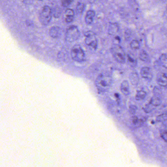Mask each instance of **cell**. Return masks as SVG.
Masks as SVG:
<instances>
[{
    "label": "cell",
    "instance_id": "9",
    "mask_svg": "<svg viewBox=\"0 0 167 167\" xmlns=\"http://www.w3.org/2000/svg\"><path fill=\"white\" fill-rule=\"evenodd\" d=\"M140 74L143 78L147 79H151L152 78V75L151 69L147 67H144L142 68L140 71Z\"/></svg>",
    "mask_w": 167,
    "mask_h": 167
},
{
    "label": "cell",
    "instance_id": "30",
    "mask_svg": "<svg viewBox=\"0 0 167 167\" xmlns=\"http://www.w3.org/2000/svg\"><path fill=\"white\" fill-rule=\"evenodd\" d=\"M166 8H167V6H166Z\"/></svg>",
    "mask_w": 167,
    "mask_h": 167
},
{
    "label": "cell",
    "instance_id": "24",
    "mask_svg": "<svg viewBox=\"0 0 167 167\" xmlns=\"http://www.w3.org/2000/svg\"><path fill=\"white\" fill-rule=\"evenodd\" d=\"M65 16L66 17L68 16H74V11L72 9H70V8H67V9L65 11Z\"/></svg>",
    "mask_w": 167,
    "mask_h": 167
},
{
    "label": "cell",
    "instance_id": "20",
    "mask_svg": "<svg viewBox=\"0 0 167 167\" xmlns=\"http://www.w3.org/2000/svg\"><path fill=\"white\" fill-rule=\"evenodd\" d=\"M130 46L131 48L134 50H138L140 48V43L136 40H133L131 41Z\"/></svg>",
    "mask_w": 167,
    "mask_h": 167
},
{
    "label": "cell",
    "instance_id": "13",
    "mask_svg": "<svg viewBox=\"0 0 167 167\" xmlns=\"http://www.w3.org/2000/svg\"><path fill=\"white\" fill-rule=\"evenodd\" d=\"M129 79L132 85H137L139 82V78L138 75L135 73H132L129 75Z\"/></svg>",
    "mask_w": 167,
    "mask_h": 167
},
{
    "label": "cell",
    "instance_id": "10",
    "mask_svg": "<svg viewBox=\"0 0 167 167\" xmlns=\"http://www.w3.org/2000/svg\"><path fill=\"white\" fill-rule=\"evenodd\" d=\"M120 88L121 92L124 95L128 96L130 94V85L127 80H123L122 82Z\"/></svg>",
    "mask_w": 167,
    "mask_h": 167
},
{
    "label": "cell",
    "instance_id": "29",
    "mask_svg": "<svg viewBox=\"0 0 167 167\" xmlns=\"http://www.w3.org/2000/svg\"><path fill=\"white\" fill-rule=\"evenodd\" d=\"M74 16H68L65 17V21L67 23H71L74 21Z\"/></svg>",
    "mask_w": 167,
    "mask_h": 167
},
{
    "label": "cell",
    "instance_id": "26",
    "mask_svg": "<svg viewBox=\"0 0 167 167\" xmlns=\"http://www.w3.org/2000/svg\"><path fill=\"white\" fill-rule=\"evenodd\" d=\"M72 1H70V0H67V1L63 0V1H61L62 6H63V7L67 8L68 6H69L70 4L72 3Z\"/></svg>",
    "mask_w": 167,
    "mask_h": 167
},
{
    "label": "cell",
    "instance_id": "25",
    "mask_svg": "<svg viewBox=\"0 0 167 167\" xmlns=\"http://www.w3.org/2000/svg\"><path fill=\"white\" fill-rule=\"evenodd\" d=\"M154 106H152L151 104H149L145 106V107L144 108V111L146 112V113H149L153 109V107Z\"/></svg>",
    "mask_w": 167,
    "mask_h": 167
},
{
    "label": "cell",
    "instance_id": "15",
    "mask_svg": "<svg viewBox=\"0 0 167 167\" xmlns=\"http://www.w3.org/2000/svg\"><path fill=\"white\" fill-rule=\"evenodd\" d=\"M159 62L164 68L167 69V54H162L159 58Z\"/></svg>",
    "mask_w": 167,
    "mask_h": 167
},
{
    "label": "cell",
    "instance_id": "17",
    "mask_svg": "<svg viewBox=\"0 0 167 167\" xmlns=\"http://www.w3.org/2000/svg\"><path fill=\"white\" fill-rule=\"evenodd\" d=\"M131 120H132V123L133 124L135 125L136 127H140L143 124V120L142 119H139L136 116H133L131 118Z\"/></svg>",
    "mask_w": 167,
    "mask_h": 167
},
{
    "label": "cell",
    "instance_id": "18",
    "mask_svg": "<svg viewBox=\"0 0 167 167\" xmlns=\"http://www.w3.org/2000/svg\"><path fill=\"white\" fill-rule=\"evenodd\" d=\"M147 96V93L143 90L139 91L136 95V99L138 101H140L144 99Z\"/></svg>",
    "mask_w": 167,
    "mask_h": 167
},
{
    "label": "cell",
    "instance_id": "19",
    "mask_svg": "<svg viewBox=\"0 0 167 167\" xmlns=\"http://www.w3.org/2000/svg\"><path fill=\"white\" fill-rule=\"evenodd\" d=\"M85 8V4L82 3H78L76 6V12L77 13L80 14L83 12Z\"/></svg>",
    "mask_w": 167,
    "mask_h": 167
},
{
    "label": "cell",
    "instance_id": "4",
    "mask_svg": "<svg viewBox=\"0 0 167 167\" xmlns=\"http://www.w3.org/2000/svg\"><path fill=\"white\" fill-rule=\"evenodd\" d=\"M52 11L50 6H45L42 8L39 16V20L41 23L44 26H47L51 19Z\"/></svg>",
    "mask_w": 167,
    "mask_h": 167
},
{
    "label": "cell",
    "instance_id": "3",
    "mask_svg": "<svg viewBox=\"0 0 167 167\" xmlns=\"http://www.w3.org/2000/svg\"><path fill=\"white\" fill-rule=\"evenodd\" d=\"M80 33L77 26H71L67 30L65 38L67 42L71 43L74 42L80 37Z\"/></svg>",
    "mask_w": 167,
    "mask_h": 167
},
{
    "label": "cell",
    "instance_id": "1",
    "mask_svg": "<svg viewBox=\"0 0 167 167\" xmlns=\"http://www.w3.org/2000/svg\"><path fill=\"white\" fill-rule=\"evenodd\" d=\"M112 79L111 76L106 73H101L98 75L95 80V85L98 90L101 93L109 90L111 85Z\"/></svg>",
    "mask_w": 167,
    "mask_h": 167
},
{
    "label": "cell",
    "instance_id": "2",
    "mask_svg": "<svg viewBox=\"0 0 167 167\" xmlns=\"http://www.w3.org/2000/svg\"><path fill=\"white\" fill-rule=\"evenodd\" d=\"M71 56L73 60L75 61L82 62L85 59V54L80 45L76 44L72 47L71 51Z\"/></svg>",
    "mask_w": 167,
    "mask_h": 167
},
{
    "label": "cell",
    "instance_id": "23",
    "mask_svg": "<svg viewBox=\"0 0 167 167\" xmlns=\"http://www.w3.org/2000/svg\"><path fill=\"white\" fill-rule=\"evenodd\" d=\"M167 120V113H164L160 115L157 118V120L158 122H163Z\"/></svg>",
    "mask_w": 167,
    "mask_h": 167
},
{
    "label": "cell",
    "instance_id": "16",
    "mask_svg": "<svg viewBox=\"0 0 167 167\" xmlns=\"http://www.w3.org/2000/svg\"><path fill=\"white\" fill-rule=\"evenodd\" d=\"M139 57L143 61H148L149 59V56L148 54L144 50H142L139 54Z\"/></svg>",
    "mask_w": 167,
    "mask_h": 167
},
{
    "label": "cell",
    "instance_id": "5",
    "mask_svg": "<svg viewBox=\"0 0 167 167\" xmlns=\"http://www.w3.org/2000/svg\"><path fill=\"white\" fill-rule=\"evenodd\" d=\"M111 51L113 57L118 62L120 63H125V54L122 47L118 45H115L112 47Z\"/></svg>",
    "mask_w": 167,
    "mask_h": 167
},
{
    "label": "cell",
    "instance_id": "22",
    "mask_svg": "<svg viewBox=\"0 0 167 167\" xmlns=\"http://www.w3.org/2000/svg\"><path fill=\"white\" fill-rule=\"evenodd\" d=\"M128 59L130 65L132 66H135L137 64V61L135 59L133 58L132 57L130 56V55H128Z\"/></svg>",
    "mask_w": 167,
    "mask_h": 167
},
{
    "label": "cell",
    "instance_id": "12",
    "mask_svg": "<svg viewBox=\"0 0 167 167\" xmlns=\"http://www.w3.org/2000/svg\"><path fill=\"white\" fill-rule=\"evenodd\" d=\"M119 27L117 23H110L109 25V35H113L117 33L119 31Z\"/></svg>",
    "mask_w": 167,
    "mask_h": 167
},
{
    "label": "cell",
    "instance_id": "7",
    "mask_svg": "<svg viewBox=\"0 0 167 167\" xmlns=\"http://www.w3.org/2000/svg\"><path fill=\"white\" fill-rule=\"evenodd\" d=\"M156 81L159 85L162 87L167 86V75L164 73H159L157 75Z\"/></svg>",
    "mask_w": 167,
    "mask_h": 167
},
{
    "label": "cell",
    "instance_id": "11",
    "mask_svg": "<svg viewBox=\"0 0 167 167\" xmlns=\"http://www.w3.org/2000/svg\"><path fill=\"white\" fill-rule=\"evenodd\" d=\"M95 16V12L93 10H89L86 13L85 17V21L87 24H91L93 22L94 18Z\"/></svg>",
    "mask_w": 167,
    "mask_h": 167
},
{
    "label": "cell",
    "instance_id": "6",
    "mask_svg": "<svg viewBox=\"0 0 167 167\" xmlns=\"http://www.w3.org/2000/svg\"><path fill=\"white\" fill-rule=\"evenodd\" d=\"M84 35L86 37L85 39V44L94 49H96L98 46V40L94 33L91 31H87L85 32Z\"/></svg>",
    "mask_w": 167,
    "mask_h": 167
},
{
    "label": "cell",
    "instance_id": "14",
    "mask_svg": "<svg viewBox=\"0 0 167 167\" xmlns=\"http://www.w3.org/2000/svg\"><path fill=\"white\" fill-rule=\"evenodd\" d=\"M161 103V99L158 96H155L152 97L151 99L149 104H151L154 106H160Z\"/></svg>",
    "mask_w": 167,
    "mask_h": 167
},
{
    "label": "cell",
    "instance_id": "8",
    "mask_svg": "<svg viewBox=\"0 0 167 167\" xmlns=\"http://www.w3.org/2000/svg\"><path fill=\"white\" fill-rule=\"evenodd\" d=\"M49 32L51 37L56 38L60 36L61 33V29L57 26H54L50 29Z\"/></svg>",
    "mask_w": 167,
    "mask_h": 167
},
{
    "label": "cell",
    "instance_id": "21",
    "mask_svg": "<svg viewBox=\"0 0 167 167\" xmlns=\"http://www.w3.org/2000/svg\"><path fill=\"white\" fill-rule=\"evenodd\" d=\"M52 14H53V16L56 17V18H58L60 17V14H61V10H60V8L56 7V8H54L53 9V12Z\"/></svg>",
    "mask_w": 167,
    "mask_h": 167
},
{
    "label": "cell",
    "instance_id": "28",
    "mask_svg": "<svg viewBox=\"0 0 167 167\" xmlns=\"http://www.w3.org/2000/svg\"><path fill=\"white\" fill-rule=\"evenodd\" d=\"M161 136L163 139L167 143V130L163 131L162 133H161Z\"/></svg>",
    "mask_w": 167,
    "mask_h": 167
},
{
    "label": "cell",
    "instance_id": "27",
    "mask_svg": "<svg viewBox=\"0 0 167 167\" xmlns=\"http://www.w3.org/2000/svg\"><path fill=\"white\" fill-rule=\"evenodd\" d=\"M137 107L135 106H130L129 107V111L130 113L132 115H134L136 112Z\"/></svg>",
    "mask_w": 167,
    "mask_h": 167
}]
</instances>
